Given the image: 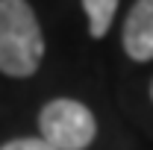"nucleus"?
<instances>
[{
	"label": "nucleus",
	"mask_w": 153,
	"mask_h": 150,
	"mask_svg": "<svg viewBox=\"0 0 153 150\" xmlns=\"http://www.w3.org/2000/svg\"><path fill=\"white\" fill-rule=\"evenodd\" d=\"M44 59V36L27 0H0V71L33 76Z\"/></svg>",
	"instance_id": "nucleus-1"
},
{
	"label": "nucleus",
	"mask_w": 153,
	"mask_h": 150,
	"mask_svg": "<svg viewBox=\"0 0 153 150\" xmlns=\"http://www.w3.org/2000/svg\"><path fill=\"white\" fill-rule=\"evenodd\" d=\"M38 130L53 150H85L97 135V121L88 106L59 97L38 112Z\"/></svg>",
	"instance_id": "nucleus-2"
},
{
	"label": "nucleus",
	"mask_w": 153,
	"mask_h": 150,
	"mask_svg": "<svg viewBox=\"0 0 153 150\" xmlns=\"http://www.w3.org/2000/svg\"><path fill=\"white\" fill-rule=\"evenodd\" d=\"M124 53L133 62H150L153 59V0H135L121 30Z\"/></svg>",
	"instance_id": "nucleus-3"
},
{
	"label": "nucleus",
	"mask_w": 153,
	"mask_h": 150,
	"mask_svg": "<svg viewBox=\"0 0 153 150\" xmlns=\"http://www.w3.org/2000/svg\"><path fill=\"white\" fill-rule=\"evenodd\" d=\"M82 9H85V18H88L91 38H103L109 33V27H112L118 0H82Z\"/></svg>",
	"instance_id": "nucleus-4"
},
{
	"label": "nucleus",
	"mask_w": 153,
	"mask_h": 150,
	"mask_svg": "<svg viewBox=\"0 0 153 150\" xmlns=\"http://www.w3.org/2000/svg\"><path fill=\"white\" fill-rule=\"evenodd\" d=\"M0 150H53V147L41 138H15V141H6Z\"/></svg>",
	"instance_id": "nucleus-5"
},
{
	"label": "nucleus",
	"mask_w": 153,
	"mask_h": 150,
	"mask_svg": "<svg viewBox=\"0 0 153 150\" xmlns=\"http://www.w3.org/2000/svg\"><path fill=\"white\" fill-rule=\"evenodd\" d=\"M150 100H153V82H150Z\"/></svg>",
	"instance_id": "nucleus-6"
}]
</instances>
